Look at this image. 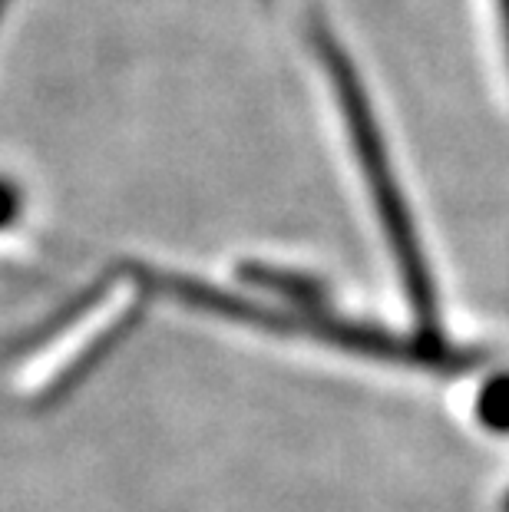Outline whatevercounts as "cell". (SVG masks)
Masks as SVG:
<instances>
[{"label":"cell","instance_id":"cell-2","mask_svg":"<svg viewBox=\"0 0 509 512\" xmlns=\"http://www.w3.org/2000/svg\"><path fill=\"white\" fill-rule=\"evenodd\" d=\"M500 14H503V30H506V50H509V0H500Z\"/></svg>","mask_w":509,"mask_h":512},{"label":"cell","instance_id":"cell-3","mask_svg":"<svg viewBox=\"0 0 509 512\" xmlns=\"http://www.w3.org/2000/svg\"><path fill=\"white\" fill-rule=\"evenodd\" d=\"M503 512H509V496H506V503H503Z\"/></svg>","mask_w":509,"mask_h":512},{"label":"cell","instance_id":"cell-1","mask_svg":"<svg viewBox=\"0 0 509 512\" xmlns=\"http://www.w3.org/2000/svg\"><path fill=\"white\" fill-rule=\"evenodd\" d=\"M311 43H314V50L321 53V63L331 76L334 93H338L344 119H348V133L354 139V149H357V159H361L367 185H371V192H374L377 215H381L384 235H387V242H391V252L400 268V281H404L407 298L414 304L424 331H440L437 328V285H433L427 255H424V248H420L407 199H404V192H400L397 176L391 169V156H387L381 129H377L374 110H371V103H367L364 86L357 80L348 53L341 50L338 37L324 27L321 14L314 7H311Z\"/></svg>","mask_w":509,"mask_h":512}]
</instances>
